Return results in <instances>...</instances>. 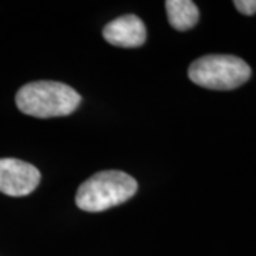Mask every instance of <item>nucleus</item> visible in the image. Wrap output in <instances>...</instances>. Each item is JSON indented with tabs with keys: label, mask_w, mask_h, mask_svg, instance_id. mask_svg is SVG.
Here are the masks:
<instances>
[{
	"label": "nucleus",
	"mask_w": 256,
	"mask_h": 256,
	"mask_svg": "<svg viewBox=\"0 0 256 256\" xmlns=\"http://www.w3.org/2000/svg\"><path fill=\"white\" fill-rule=\"evenodd\" d=\"M40 178L34 165L16 158H0V192L9 196H26L36 190Z\"/></svg>",
	"instance_id": "20e7f679"
},
{
	"label": "nucleus",
	"mask_w": 256,
	"mask_h": 256,
	"mask_svg": "<svg viewBox=\"0 0 256 256\" xmlns=\"http://www.w3.org/2000/svg\"><path fill=\"white\" fill-rule=\"evenodd\" d=\"M80 102L78 92L70 86L57 82H28L16 94L18 110L37 118L68 116Z\"/></svg>",
	"instance_id": "f257e3e1"
},
{
	"label": "nucleus",
	"mask_w": 256,
	"mask_h": 256,
	"mask_svg": "<svg viewBox=\"0 0 256 256\" xmlns=\"http://www.w3.org/2000/svg\"><path fill=\"white\" fill-rule=\"evenodd\" d=\"M252 70L245 60L230 54H208L196 58L188 68V77L196 86L210 90H234L250 78Z\"/></svg>",
	"instance_id": "7ed1b4c3"
},
{
	"label": "nucleus",
	"mask_w": 256,
	"mask_h": 256,
	"mask_svg": "<svg viewBox=\"0 0 256 256\" xmlns=\"http://www.w3.org/2000/svg\"><path fill=\"white\" fill-rule=\"evenodd\" d=\"M104 38L118 47H140L146 38L144 22L134 14H126L114 18L102 30Z\"/></svg>",
	"instance_id": "39448f33"
},
{
	"label": "nucleus",
	"mask_w": 256,
	"mask_h": 256,
	"mask_svg": "<svg viewBox=\"0 0 256 256\" xmlns=\"http://www.w3.org/2000/svg\"><path fill=\"white\" fill-rule=\"evenodd\" d=\"M137 190V181L131 175L117 170L101 171L80 185L76 204L86 212H102L128 201Z\"/></svg>",
	"instance_id": "f03ea898"
},
{
	"label": "nucleus",
	"mask_w": 256,
	"mask_h": 256,
	"mask_svg": "<svg viewBox=\"0 0 256 256\" xmlns=\"http://www.w3.org/2000/svg\"><path fill=\"white\" fill-rule=\"evenodd\" d=\"M165 9L170 24L180 32L190 30L200 20V10L191 0H166Z\"/></svg>",
	"instance_id": "423d86ee"
},
{
	"label": "nucleus",
	"mask_w": 256,
	"mask_h": 256,
	"mask_svg": "<svg viewBox=\"0 0 256 256\" xmlns=\"http://www.w3.org/2000/svg\"><path fill=\"white\" fill-rule=\"evenodd\" d=\"M234 4L245 16H252L256 13V0H235Z\"/></svg>",
	"instance_id": "0eeeda50"
}]
</instances>
